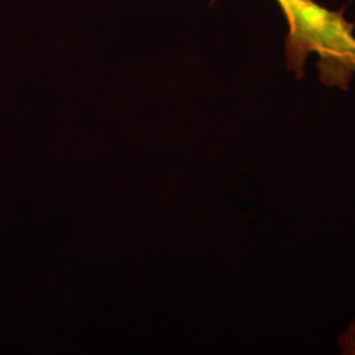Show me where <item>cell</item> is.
I'll return each mask as SVG.
<instances>
[{
	"instance_id": "obj_1",
	"label": "cell",
	"mask_w": 355,
	"mask_h": 355,
	"mask_svg": "<svg viewBox=\"0 0 355 355\" xmlns=\"http://www.w3.org/2000/svg\"><path fill=\"white\" fill-rule=\"evenodd\" d=\"M220 1V0H212ZM288 26L286 42L303 46L320 37L329 26L333 11L316 0H275Z\"/></svg>"
},
{
	"instance_id": "obj_2",
	"label": "cell",
	"mask_w": 355,
	"mask_h": 355,
	"mask_svg": "<svg viewBox=\"0 0 355 355\" xmlns=\"http://www.w3.org/2000/svg\"><path fill=\"white\" fill-rule=\"evenodd\" d=\"M337 347L343 355H355V318H353L341 336L337 338Z\"/></svg>"
}]
</instances>
